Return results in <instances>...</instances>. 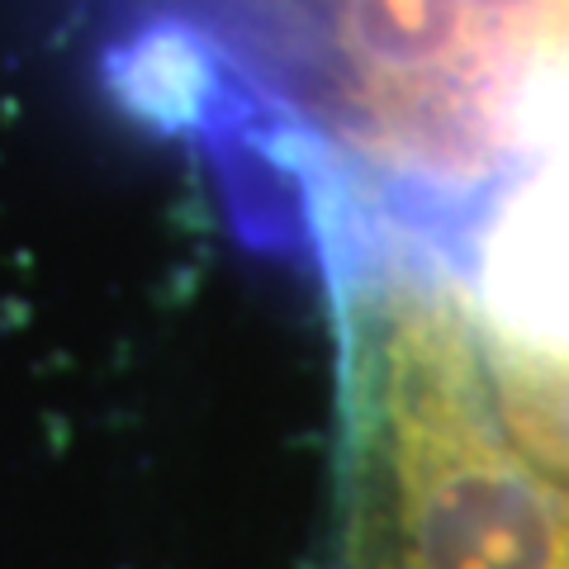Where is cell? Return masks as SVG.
<instances>
[{"label": "cell", "instance_id": "1", "mask_svg": "<svg viewBox=\"0 0 569 569\" xmlns=\"http://www.w3.org/2000/svg\"><path fill=\"white\" fill-rule=\"evenodd\" d=\"M110 81L209 157L266 252L361 228L460 276L569 142V0H123Z\"/></svg>", "mask_w": 569, "mask_h": 569}, {"label": "cell", "instance_id": "2", "mask_svg": "<svg viewBox=\"0 0 569 569\" xmlns=\"http://www.w3.org/2000/svg\"><path fill=\"white\" fill-rule=\"evenodd\" d=\"M328 280L366 337L399 569H569V489L498 418L460 276L413 247L376 242Z\"/></svg>", "mask_w": 569, "mask_h": 569}]
</instances>
